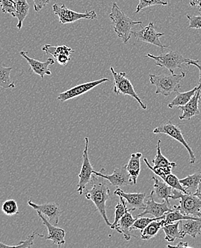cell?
<instances>
[{
	"label": "cell",
	"instance_id": "obj_16",
	"mask_svg": "<svg viewBox=\"0 0 201 248\" xmlns=\"http://www.w3.org/2000/svg\"><path fill=\"white\" fill-rule=\"evenodd\" d=\"M19 55L27 60L28 64L31 66L33 73L37 74L39 76L41 77V78H44L46 75L49 76L52 75V72L49 70V66L55 64V60L53 59H47L46 62L38 61V60L30 58L28 55V52H25V51H21Z\"/></svg>",
	"mask_w": 201,
	"mask_h": 248
},
{
	"label": "cell",
	"instance_id": "obj_36",
	"mask_svg": "<svg viewBox=\"0 0 201 248\" xmlns=\"http://www.w3.org/2000/svg\"><path fill=\"white\" fill-rule=\"evenodd\" d=\"M0 7L3 13L11 15L15 17L16 11L15 0H0Z\"/></svg>",
	"mask_w": 201,
	"mask_h": 248
},
{
	"label": "cell",
	"instance_id": "obj_27",
	"mask_svg": "<svg viewBox=\"0 0 201 248\" xmlns=\"http://www.w3.org/2000/svg\"><path fill=\"white\" fill-rule=\"evenodd\" d=\"M42 50L46 52V55H51L54 58L56 59L60 55H66L70 56L72 53L75 52L71 47L66 46V45H61V46H53L51 45H46L42 47Z\"/></svg>",
	"mask_w": 201,
	"mask_h": 248
},
{
	"label": "cell",
	"instance_id": "obj_9",
	"mask_svg": "<svg viewBox=\"0 0 201 248\" xmlns=\"http://www.w3.org/2000/svg\"><path fill=\"white\" fill-rule=\"evenodd\" d=\"M85 146L82 155V165L79 175L77 191L79 195L83 194L84 190L88 183H91L93 175V168L88 155V145H89V138H85Z\"/></svg>",
	"mask_w": 201,
	"mask_h": 248
},
{
	"label": "cell",
	"instance_id": "obj_15",
	"mask_svg": "<svg viewBox=\"0 0 201 248\" xmlns=\"http://www.w3.org/2000/svg\"><path fill=\"white\" fill-rule=\"evenodd\" d=\"M37 213L39 217L41 219L43 225H46L48 231L47 235L40 234L38 232H37V235H38L39 237H43V238H45L46 240H52L54 244L57 245L59 247H61L62 245H64L65 243V240H64L65 231L51 224L49 220L46 219L41 213H39V212H37Z\"/></svg>",
	"mask_w": 201,
	"mask_h": 248
},
{
	"label": "cell",
	"instance_id": "obj_8",
	"mask_svg": "<svg viewBox=\"0 0 201 248\" xmlns=\"http://www.w3.org/2000/svg\"><path fill=\"white\" fill-rule=\"evenodd\" d=\"M154 133L165 134V135H169L170 138H173L175 140L182 144L185 147L186 150H187V152H188L190 158V163L194 164L196 162V159L194 153L192 150L191 147L189 146L188 144L186 142L181 129L178 126L172 124L170 121L166 122V123H163V124L159 125L158 127H156L155 130H154Z\"/></svg>",
	"mask_w": 201,
	"mask_h": 248
},
{
	"label": "cell",
	"instance_id": "obj_1",
	"mask_svg": "<svg viewBox=\"0 0 201 248\" xmlns=\"http://www.w3.org/2000/svg\"><path fill=\"white\" fill-rule=\"evenodd\" d=\"M91 183L92 185V188L86 191L85 198L92 201L104 219L106 225L110 228L112 224L109 222L106 213V202L110 197V191L108 187V180L93 174Z\"/></svg>",
	"mask_w": 201,
	"mask_h": 248
},
{
	"label": "cell",
	"instance_id": "obj_22",
	"mask_svg": "<svg viewBox=\"0 0 201 248\" xmlns=\"http://www.w3.org/2000/svg\"><path fill=\"white\" fill-rule=\"evenodd\" d=\"M152 179L154 180V192H155L156 195L160 199L169 202V199H170L171 196H172L173 188L164 181H160L155 177H152Z\"/></svg>",
	"mask_w": 201,
	"mask_h": 248
},
{
	"label": "cell",
	"instance_id": "obj_19",
	"mask_svg": "<svg viewBox=\"0 0 201 248\" xmlns=\"http://www.w3.org/2000/svg\"><path fill=\"white\" fill-rule=\"evenodd\" d=\"M130 212H127L124 217L120 219L119 222H118L115 228L117 232L124 234V239L126 240H130L132 237H136V236L131 234V228L136 218L135 219L133 217Z\"/></svg>",
	"mask_w": 201,
	"mask_h": 248
},
{
	"label": "cell",
	"instance_id": "obj_13",
	"mask_svg": "<svg viewBox=\"0 0 201 248\" xmlns=\"http://www.w3.org/2000/svg\"><path fill=\"white\" fill-rule=\"evenodd\" d=\"M28 203L36 211L39 212L47 217L48 220L51 224L55 226H58L60 217L62 214V210L58 204L55 202H49V203L38 204L34 203L31 200L28 201Z\"/></svg>",
	"mask_w": 201,
	"mask_h": 248
},
{
	"label": "cell",
	"instance_id": "obj_30",
	"mask_svg": "<svg viewBox=\"0 0 201 248\" xmlns=\"http://www.w3.org/2000/svg\"><path fill=\"white\" fill-rule=\"evenodd\" d=\"M119 198L120 202L115 207V220H114L113 223L111 225V229H115L120 219L124 217L127 212L132 211V209L127 208V202L126 200L123 198L122 196H119Z\"/></svg>",
	"mask_w": 201,
	"mask_h": 248
},
{
	"label": "cell",
	"instance_id": "obj_14",
	"mask_svg": "<svg viewBox=\"0 0 201 248\" xmlns=\"http://www.w3.org/2000/svg\"><path fill=\"white\" fill-rule=\"evenodd\" d=\"M154 191L151 192V195L145 202V207L144 211L139 214L136 217H142L146 214L152 215L154 217H160L164 216L169 212L172 211L173 209L171 207L170 202L163 201L162 203L156 202L154 199Z\"/></svg>",
	"mask_w": 201,
	"mask_h": 248
},
{
	"label": "cell",
	"instance_id": "obj_17",
	"mask_svg": "<svg viewBox=\"0 0 201 248\" xmlns=\"http://www.w3.org/2000/svg\"><path fill=\"white\" fill-rule=\"evenodd\" d=\"M201 90L199 89L194 94L191 100L185 105L179 106L178 108L182 111V115L179 117L180 120H190L192 117L200 114L199 110V101L201 100Z\"/></svg>",
	"mask_w": 201,
	"mask_h": 248
},
{
	"label": "cell",
	"instance_id": "obj_42",
	"mask_svg": "<svg viewBox=\"0 0 201 248\" xmlns=\"http://www.w3.org/2000/svg\"><path fill=\"white\" fill-rule=\"evenodd\" d=\"M190 5L191 7H198L201 10V0H190Z\"/></svg>",
	"mask_w": 201,
	"mask_h": 248
},
{
	"label": "cell",
	"instance_id": "obj_25",
	"mask_svg": "<svg viewBox=\"0 0 201 248\" xmlns=\"http://www.w3.org/2000/svg\"><path fill=\"white\" fill-rule=\"evenodd\" d=\"M201 88V85H199V86L196 87L193 90H189V91L185 92V93H177L176 97L173 99L168 105L169 108H173L174 107H179L185 105L187 103L192 97L196 94V92Z\"/></svg>",
	"mask_w": 201,
	"mask_h": 248
},
{
	"label": "cell",
	"instance_id": "obj_33",
	"mask_svg": "<svg viewBox=\"0 0 201 248\" xmlns=\"http://www.w3.org/2000/svg\"><path fill=\"white\" fill-rule=\"evenodd\" d=\"M166 218V215L163 217H154V218H149V217H136V221L133 223V226H132L131 230H139L141 231L142 230L145 229L148 225L153 221L157 220V219H162Z\"/></svg>",
	"mask_w": 201,
	"mask_h": 248
},
{
	"label": "cell",
	"instance_id": "obj_35",
	"mask_svg": "<svg viewBox=\"0 0 201 248\" xmlns=\"http://www.w3.org/2000/svg\"><path fill=\"white\" fill-rule=\"evenodd\" d=\"M168 4V1L164 0H139V4L136 8V13H139L141 10L148 7H153L156 5L166 6Z\"/></svg>",
	"mask_w": 201,
	"mask_h": 248
},
{
	"label": "cell",
	"instance_id": "obj_39",
	"mask_svg": "<svg viewBox=\"0 0 201 248\" xmlns=\"http://www.w3.org/2000/svg\"><path fill=\"white\" fill-rule=\"evenodd\" d=\"M34 1V9L38 13L49 4L50 0H32Z\"/></svg>",
	"mask_w": 201,
	"mask_h": 248
},
{
	"label": "cell",
	"instance_id": "obj_26",
	"mask_svg": "<svg viewBox=\"0 0 201 248\" xmlns=\"http://www.w3.org/2000/svg\"><path fill=\"white\" fill-rule=\"evenodd\" d=\"M166 224L165 219L160 221L155 220L149 224L145 229L141 231L140 237L142 240H149L158 233L160 230Z\"/></svg>",
	"mask_w": 201,
	"mask_h": 248
},
{
	"label": "cell",
	"instance_id": "obj_18",
	"mask_svg": "<svg viewBox=\"0 0 201 248\" xmlns=\"http://www.w3.org/2000/svg\"><path fill=\"white\" fill-rule=\"evenodd\" d=\"M114 195L122 196L127 201V203L133 207V210H144L145 207V201L146 193H126L120 188H117Z\"/></svg>",
	"mask_w": 201,
	"mask_h": 248
},
{
	"label": "cell",
	"instance_id": "obj_11",
	"mask_svg": "<svg viewBox=\"0 0 201 248\" xmlns=\"http://www.w3.org/2000/svg\"><path fill=\"white\" fill-rule=\"evenodd\" d=\"M105 172H106V170L103 168L100 172L93 171V174L106 179L114 187H124L128 185H133L130 174L126 169L125 165L122 168H115V170L111 175H107L105 173Z\"/></svg>",
	"mask_w": 201,
	"mask_h": 248
},
{
	"label": "cell",
	"instance_id": "obj_24",
	"mask_svg": "<svg viewBox=\"0 0 201 248\" xmlns=\"http://www.w3.org/2000/svg\"><path fill=\"white\" fill-rule=\"evenodd\" d=\"M15 17L17 18L18 22L16 28L21 30L23 25L24 20L29 13L30 5L27 0H15Z\"/></svg>",
	"mask_w": 201,
	"mask_h": 248
},
{
	"label": "cell",
	"instance_id": "obj_20",
	"mask_svg": "<svg viewBox=\"0 0 201 248\" xmlns=\"http://www.w3.org/2000/svg\"><path fill=\"white\" fill-rule=\"evenodd\" d=\"M180 231L184 235L188 234L196 238L201 233V217L199 219H183L180 221Z\"/></svg>",
	"mask_w": 201,
	"mask_h": 248
},
{
	"label": "cell",
	"instance_id": "obj_21",
	"mask_svg": "<svg viewBox=\"0 0 201 248\" xmlns=\"http://www.w3.org/2000/svg\"><path fill=\"white\" fill-rule=\"evenodd\" d=\"M142 156L141 153H133L130 156L128 163L125 165L126 169L130 174L133 185L137 183L138 177L140 173V158Z\"/></svg>",
	"mask_w": 201,
	"mask_h": 248
},
{
	"label": "cell",
	"instance_id": "obj_12",
	"mask_svg": "<svg viewBox=\"0 0 201 248\" xmlns=\"http://www.w3.org/2000/svg\"><path fill=\"white\" fill-rule=\"evenodd\" d=\"M109 79L108 78H102V79H97V80L80 84V85L73 87V88L69 89V90H66L65 92L61 93L57 98L61 102H66L67 100L82 95V94L88 93L90 90H93V88L97 87V85L104 83V82H109Z\"/></svg>",
	"mask_w": 201,
	"mask_h": 248
},
{
	"label": "cell",
	"instance_id": "obj_41",
	"mask_svg": "<svg viewBox=\"0 0 201 248\" xmlns=\"http://www.w3.org/2000/svg\"><path fill=\"white\" fill-rule=\"evenodd\" d=\"M200 60H196V61L192 62L190 63V65H194L196 66L197 68H199V85H201V65L200 64H198V63L200 62Z\"/></svg>",
	"mask_w": 201,
	"mask_h": 248
},
{
	"label": "cell",
	"instance_id": "obj_3",
	"mask_svg": "<svg viewBox=\"0 0 201 248\" xmlns=\"http://www.w3.org/2000/svg\"><path fill=\"white\" fill-rule=\"evenodd\" d=\"M150 81L152 85L156 87L155 94H160L168 97L171 93H178L181 89V82L186 77V73L181 72L179 75H151L150 74Z\"/></svg>",
	"mask_w": 201,
	"mask_h": 248
},
{
	"label": "cell",
	"instance_id": "obj_6",
	"mask_svg": "<svg viewBox=\"0 0 201 248\" xmlns=\"http://www.w3.org/2000/svg\"><path fill=\"white\" fill-rule=\"evenodd\" d=\"M110 71L114 78V93L116 94H123V95L131 96L140 105L142 109H146L147 105H145L135 91L134 87L132 85L130 79L126 78V73H118L114 70L113 67H110Z\"/></svg>",
	"mask_w": 201,
	"mask_h": 248
},
{
	"label": "cell",
	"instance_id": "obj_5",
	"mask_svg": "<svg viewBox=\"0 0 201 248\" xmlns=\"http://www.w3.org/2000/svg\"><path fill=\"white\" fill-rule=\"evenodd\" d=\"M146 56L155 60L156 65L162 67V68L167 69L170 74H175L174 72L176 69L182 68V64L184 63L189 66L192 62L196 60L186 58L183 56L181 53L175 52V51L163 52L157 56L151 53H148Z\"/></svg>",
	"mask_w": 201,
	"mask_h": 248
},
{
	"label": "cell",
	"instance_id": "obj_45",
	"mask_svg": "<svg viewBox=\"0 0 201 248\" xmlns=\"http://www.w3.org/2000/svg\"><path fill=\"white\" fill-rule=\"evenodd\" d=\"M16 248V246H7V245L4 244V243L0 242V248Z\"/></svg>",
	"mask_w": 201,
	"mask_h": 248
},
{
	"label": "cell",
	"instance_id": "obj_34",
	"mask_svg": "<svg viewBox=\"0 0 201 248\" xmlns=\"http://www.w3.org/2000/svg\"><path fill=\"white\" fill-rule=\"evenodd\" d=\"M1 210L6 216H13L19 214L17 202L15 200H7L1 206Z\"/></svg>",
	"mask_w": 201,
	"mask_h": 248
},
{
	"label": "cell",
	"instance_id": "obj_7",
	"mask_svg": "<svg viewBox=\"0 0 201 248\" xmlns=\"http://www.w3.org/2000/svg\"><path fill=\"white\" fill-rule=\"evenodd\" d=\"M52 10L54 14L59 17L61 24L73 23L82 19H96L97 18V15L94 10L85 12V13H77L67 8L64 4L60 6L58 3H55L52 6Z\"/></svg>",
	"mask_w": 201,
	"mask_h": 248
},
{
	"label": "cell",
	"instance_id": "obj_46",
	"mask_svg": "<svg viewBox=\"0 0 201 248\" xmlns=\"http://www.w3.org/2000/svg\"></svg>",
	"mask_w": 201,
	"mask_h": 248
},
{
	"label": "cell",
	"instance_id": "obj_2",
	"mask_svg": "<svg viewBox=\"0 0 201 248\" xmlns=\"http://www.w3.org/2000/svg\"><path fill=\"white\" fill-rule=\"evenodd\" d=\"M109 17L112 21L115 34L124 44H127L131 38L132 28L135 25H141L142 23V21H134L127 16L115 2L112 3V10Z\"/></svg>",
	"mask_w": 201,
	"mask_h": 248
},
{
	"label": "cell",
	"instance_id": "obj_29",
	"mask_svg": "<svg viewBox=\"0 0 201 248\" xmlns=\"http://www.w3.org/2000/svg\"><path fill=\"white\" fill-rule=\"evenodd\" d=\"M160 143L161 140H159L157 142V145H156V150H157V154H156L155 158L152 160L153 164H154V168H162V167H170V168H174L177 166V164L174 162H170L166 158V157L163 155L161 153V149H160Z\"/></svg>",
	"mask_w": 201,
	"mask_h": 248
},
{
	"label": "cell",
	"instance_id": "obj_38",
	"mask_svg": "<svg viewBox=\"0 0 201 248\" xmlns=\"http://www.w3.org/2000/svg\"><path fill=\"white\" fill-rule=\"evenodd\" d=\"M35 235H37V232H33L31 235L28 236L26 240L24 241H19V244L16 245V248H30L32 247Z\"/></svg>",
	"mask_w": 201,
	"mask_h": 248
},
{
	"label": "cell",
	"instance_id": "obj_23",
	"mask_svg": "<svg viewBox=\"0 0 201 248\" xmlns=\"http://www.w3.org/2000/svg\"><path fill=\"white\" fill-rule=\"evenodd\" d=\"M179 227L180 221L174 223L165 224L162 228L166 234L165 240L169 243H173L176 239H184L186 235L181 232Z\"/></svg>",
	"mask_w": 201,
	"mask_h": 248
},
{
	"label": "cell",
	"instance_id": "obj_4",
	"mask_svg": "<svg viewBox=\"0 0 201 248\" xmlns=\"http://www.w3.org/2000/svg\"><path fill=\"white\" fill-rule=\"evenodd\" d=\"M170 199L180 200L179 205L173 206V210H179L186 216L201 217V200L195 196L193 194L190 192L184 193L181 191L173 189Z\"/></svg>",
	"mask_w": 201,
	"mask_h": 248
},
{
	"label": "cell",
	"instance_id": "obj_28",
	"mask_svg": "<svg viewBox=\"0 0 201 248\" xmlns=\"http://www.w3.org/2000/svg\"><path fill=\"white\" fill-rule=\"evenodd\" d=\"M11 67H4L0 64V88L10 89L15 88L14 81L10 78Z\"/></svg>",
	"mask_w": 201,
	"mask_h": 248
},
{
	"label": "cell",
	"instance_id": "obj_10",
	"mask_svg": "<svg viewBox=\"0 0 201 248\" xmlns=\"http://www.w3.org/2000/svg\"><path fill=\"white\" fill-rule=\"evenodd\" d=\"M139 31H132V36L137 39V42H144L145 43L154 45L159 46L162 49L168 48V46L163 45L160 42V38L164 36V33H157L155 31L156 27L153 22H150L146 27L142 28Z\"/></svg>",
	"mask_w": 201,
	"mask_h": 248
},
{
	"label": "cell",
	"instance_id": "obj_43",
	"mask_svg": "<svg viewBox=\"0 0 201 248\" xmlns=\"http://www.w3.org/2000/svg\"><path fill=\"white\" fill-rule=\"evenodd\" d=\"M168 248H190V246H188V243H179L176 246H168Z\"/></svg>",
	"mask_w": 201,
	"mask_h": 248
},
{
	"label": "cell",
	"instance_id": "obj_44",
	"mask_svg": "<svg viewBox=\"0 0 201 248\" xmlns=\"http://www.w3.org/2000/svg\"><path fill=\"white\" fill-rule=\"evenodd\" d=\"M193 195L201 200V182L200 184L199 185V186H198L197 188H196V192H195V193H193Z\"/></svg>",
	"mask_w": 201,
	"mask_h": 248
},
{
	"label": "cell",
	"instance_id": "obj_40",
	"mask_svg": "<svg viewBox=\"0 0 201 248\" xmlns=\"http://www.w3.org/2000/svg\"><path fill=\"white\" fill-rule=\"evenodd\" d=\"M55 60L58 61V62L61 65L65 66L67 65V63L70 61V58L68 55H62L58 56Z\"/></svg>",
	"mask_w": 201,
	"mask_h": 248
},
{
	"label": "cell",
	"instance_id": "obj_31",
	"mask_svg": "<svg viewBox=\"0 0 201 248\" xmlns=\"http://www.w3.org/2000/svg\"><path fill=\"white\" fill-rule=\"evenodd\" d=\"M201 182V172L187 176L186 178L180 180L183 187L188 191L189 189H196Z\"/></svg>",
	"mask_w": 201,
	"mask_h": 248
},
{
	"label": "cell",
	"instance_id": "obj_32",
	"mask_svg": "<svg viewBox=\"0 0 201 248\" xmlns=\"http://www.w3.org/2000/svg\"><path fill=\"white\" fill-rule=\"evenodd\" d=\"M201 217H195L193 216H186L183 214L179 210H173L172 211L169 212L166 214V224L174 223L178 221L183 220V219H199Z\"/></svg>",
	"mask_w": 201,
	"mask_h": 248
},
{
	"label": "cell",
	"instance_id": "obj_37",
	"mask_svg": "<svg viewBox=\"0 0 201 248\" xmlns=\"http://www.w3.org/2000/svg\"><path fill=\"white\" fill-rule=\"evenodd\" d=\"M189 20L188 29H201V14L200 15H186Z\"/></svg>",
	"mask_w": 201,
	"mask_h": 248
}]
</instances>
